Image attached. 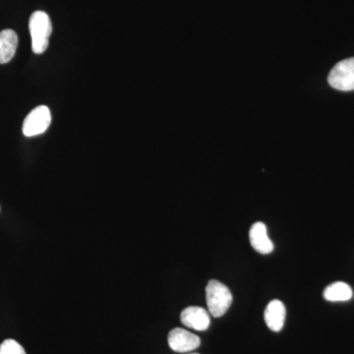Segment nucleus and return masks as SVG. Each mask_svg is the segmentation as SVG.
<instances>
[{
    "instance_id": "nucleus-1",
    "label": "nucleus",
    "mask_w": 354,
    "mask_h": 354,
    "mask_svg": "<svg viewBox=\"0 0 354 354\" xmlns=\"http://www.w3.org/2000/svg\"><path fill=\"white\" fill-rule=\"evenodd\" d=\"M29 29L32 37V50L36 55H41L48 50V39L53 32L50 16L44 11L32 13L30 17Z\"/></svg>"
},
{
    "instance_id": "nucleus-2",
    "label": "nucleus",
    "mask_w": 354,
    "mask_h": 354,
    "mask_svg": "<svg viewBox=\"0 0 354 354\" xmlns=\"http://www.w3.org/2000/svg\"><path fill=\"white\" fill-rule=\"evenodd\" d=\"M206 297L209 314L215 318L225 315L232 302L230 288L216 279H212L207 285Z\"/></svg>"
},
{
    "instance_id": "nucleus-3",
    "label": "nucleus",
    "mask_w": 354,
    "mask_h": 354,
    "mask_svg": "<svg viewBox=\"0 0 354 354\" xmlns=\"http://www.w3.org/2000/svg\"><path fill=\"white\" fill-rule=\"evenodd\" d=\"M328 81L330 87L335 90L348 91L354 90V57L342 60L335 65L330 70Z\"/></svg>"
},
{
    "instance_id": "nucleus-4",
    "label": "nucleus",
    "mask_w": 354,
    "mask_h": 354,
    "mask_svg": "<svg viewBox=\"0 0 354 354\" xmlns=\"http://www.w3.org/2000/svg\"><path fill=\"white\" fill-rule=\"evenodd\" d=\"M50 109L46 106H37L25 118L23 123V133L26 137L43 134L50 127Z\"/></svg>"
},
{
    "instance_id": "nucleus-5",
    "label": "nucleus",
    "mask_w": 354,
    "mask_h": 354,
    "mask_svg": "<svg viewBox=\"0 0 354 354\" xmlns=\"http://www.w3.org/2000/svg\"><path fill=\"white\" fill-rule=\"evenodd\" d=\"M167 341L169 348L176 353H189L199 348L201 344V339L198 335L180 328L171 330Z\"/></svg>"
},
{
    "instance_id": "nucleus-6",
    "label": "nucleus",
    "mask_w": 354,
    "mask_h": 354,
    "mask_svg": "<svg viewBox=\"0 0 354 354\" xmlns=\"http://www.w3.org/2000/svg\"><path fill=\"white\" fill-rule=\"evenodd\" d=\"M180 320L186 327L200 332L208 329L211 324L208 311L198 306H190L184 309L181 312Z\"/></svg>"
},
{
    "instance_id": "nucleus-7",
    "label": "nucleus",
    "mask_w": 354,
    "mask_h": 354,
    "mask_svg": "<svg viewBox=\"0 0 354 354\" xmlns=\"http://www.w3.org/2000/svg\"><path fill=\"white\" fill-rule=\"evenodd\" d=\"M251 246L261 254H270L274 250V243L267 234V227L265 223L258 221L254 223L249 232Z\"/></svg>"
},
{
    "instance_id": "nucleus-8",
    "label": "nucleus",
    "mask_w": 354,
    "mask_h": 354,
    "mask_svg": "<svg viewBox=\"0 0 354 354\" xmlns=\"http://www.w3.org/2000/svg\"><path fill=\"white\" fill-rule=\"evenodd\" d=\"M264 318L270 330L272 332H279L285 325V304L278 299L272 300L266 307Z\"/></svg>"
},
{
    "instance_id": "nucleus-9",
    "label": "nucleus",
    "mask_w": 354,
    "mask_h": 354,
    "mask_svg": "<svg viewBox=\"0 0 354 354\" xmlns=\"http://www.w3.org/2000/svg\"><path fill=\"white\" fill-rule=\"evenodd\" d=\"M18 46V36L13 30L0 32V64H8L15 55Z\"/></svg>"
},
{
    "instance_id": "nucleus-10",
    "label": "nucleus",
    "mask_w": 354,
    "mask_h": 354,
    "mask_svg": "<svg viewBox=\"0 0 354 354\" xmlns=\"http://www.w3.org/2000/svg\"><path fill=\"white\" fill-rule=\"evenodd\" d=\"M323 295L327 301H348L353 297V291L348 283H344V281H337V283L328 286L324 290Z\"/></svg>"
},
{
    "instance_id": "nucleus-11",
    "label": "nucleus",
    "mask_w": 354,
    "mask_h": 354,
    "mask_svg": "<svg viewBox=\"0 0 354 354\" xmlns=\"http://www.w3.org/2000/svg\"><path fill=\"white\" fill-rule=\"evenodd\" d=\"M0 354H26L24 348L14 339H6L0 344Z\"/></svg>"
},
{
    "instance_id": "nucleus-12",
    "label": "nucleus",
    "mask_w": 354,
    "mask_h": 354,
    "mask_svg": "<svg viewBox=\"0 0 354 354\" xmlns=\"http://www.w3.org/2000/svg\"><path fill=\"white\" fill-rule=\"evenodd\" d=\"M191 354H199V353H191Z\"/></svg>"
}]
</instances>
